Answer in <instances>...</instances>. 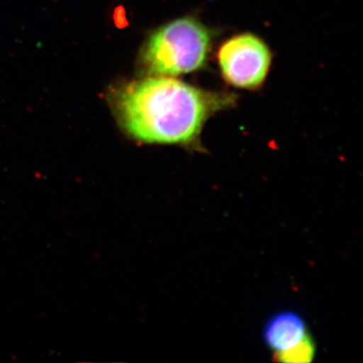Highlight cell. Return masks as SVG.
Returning a JSON list of instances; mask_svg holds the SVG:
<instances>
[{"instance_id": "4", "label": "cell", "mask_w": 363, "mask_h": 363, "mask_svg": "<svg viewBox=\"0 0 363 363\" xmlns=\"http://www.w3.org/2000/svg\"><path fill=\"white\" fill-rule=\"evenodd\" d=\"M264 340L267 347L278 355L295 347L308 335L307 323L297 312L286 310L274 314L264 327Z\"/></svg>"}, {"instance_id": "1", "label": "cell", "mask_w": 363, "mask_h": 363, "mask_svg": "<svg viewBox=\"0 0 363 363\" xmlns=\"http://www.w3.org/2000/svg\"><path fill=\"white\" fill-rule=\"evenodd\" d=\"M233 97L155 75L126 86L117 111L124 130L136 140L192 147L207 119L233 104Z\"/></svg>"}, {"instance_id": "3", "label": "cell", "mask_w": 363, "mask_h": 363, "mask_svg": "<svg viewBox=\"0 0 363 363\" xmlns=\"http://www.w3.org/2000/svg\"><path fill=\"white\" fill-rule=\"evenodd\" d=\"M219 66L227 82L238 88L259 87L271 66L267 45L252 33H243L227 40L218 54Z\"/></svg>"}, {"instance_id": "2", "label": "cell", "mask_w": 363, "mask_h": 363, "mask_svg": "<svg viewBox=\"0 0 363 363\" xmlns=\"http://www.w3.org/2000/svg\"><path fill=\"white\" fill-rule=\"evenodd\" d=\"M210 33L193 18L171 21L150 35L143 52V63L150 74L172 76L199 70L209 52Z\"/></svg>"}, {"instance_id": "5", "label": "cell", "mask_w": 363, "mask_h": 363, "mask_svg": "<svg viewBox=\"0 0 363 363\" xmlns=\"http://www.w3.org/2000/svg\"><path fill=\"white\" fill-rule=\"evenodd\" d=\"M317 346L311 334L298 343L295 347L274 355L276 362L284 363H307L312 362L316 355Z\"/></svg>"}]
</instances>
